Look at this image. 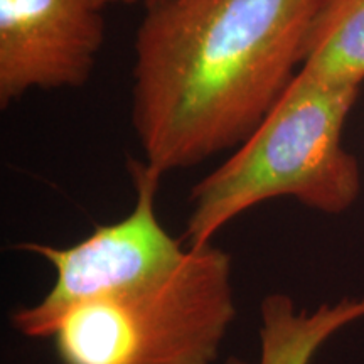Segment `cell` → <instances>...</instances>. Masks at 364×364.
Instances as JSON below:
<instances>
[{
	"label": "cell",
	"instance_id": "obj_6",
	"mask_svg": "<svg viewBox=\"0 0 364 364\" xmlns=\"http://www.w3.org/2000/svg\"><path fill=\"white\" fill-rule=\"evenodd\" d=\"M364 317V299H343L317 311H297L284 294H270L260 304V354L255 364H309L334 332ZM226 364H250L240 358Z\"/></svg>",
	"mask_w": 364,
	"mask_h": 364
},
{
	"label": "cell",
	"instance_id": "obj_1",
	"mask_svg": "<svg viewBox=\"0 0 364 364\" xmlns=\"http://www.w3.org/2000/svg\"><path fill=\"white\" fill-rule=\"evenodd\" d=\"M322 0H156L135 38L132 124L159 174L238 149L302 66Z\"/></svg>",
	"mask_w": 364,
	"mask_h": 364
},
{
	"label": "cell",
	"instance_id": "obj_5",
	"mask_svg": "<svg viewBox=\"0 0 364 364\" xmlns=\"http://www.w3.org/2000/svg\"><path fill=\"white\" fill-rule=\"evenodd\" d=\"M97 0H0V105L33 88H78L105 41Z\"/></svg>",
	"mask_w": 364,
	"mask_h": 364
},
{
	"label": "cell",
	"instance_id": "obj_2",
	"mask_svg": "<svg viewBox=\"0 0 364 364\" xmlns=\"http://www.w3.org/2000/svg\"><path fill=\"white\" fill-rule=\"evenodd\" d=\"M359 90L299 68L253 134L191 191L186 247H208L228 223L275 198H295L327 215L351 208L361 171L343 132Z\"/></svg>",
	"mask_w": 364,
	"mask_h": 364
},
{
	"label": "cell",
	"instance_id": "obj_7",
	"mask_svg": "<svg viewBox=\"0 0 364 364\" xmlns=\"http://www.w3.org/2000/svg\"><path fill=\"white\" fill-rule=\"evenodd\" d=\"M300 68L331 83H364V0H322Z\"/></svg>",
	"mask_w": 364,
	"mask_h": 364
},
{
	"label": "cell",
	"instance_id": "obj_8",
	"mask_svg": "<svg viewBox=\"0 0 364 364\" xmlns=\"http://www.w3.org/2000/svg\"><path fill=\"white\" fill-rule=\"evenodd\" d=\"M102 7H107V6H112V4H136V2H145V4H150V2H156V0H97Z\"/></svg>",
	"mask_w": 364,
	"mask_h": 364
},
{
	"label": "cell",
	"instance_id": "obj_3",
	"mask_svg": "<svg viewBox=\"0 0 364 364\" xmlns=\"http://www.w3.org/2000/svg\"><path fill=\"white\" fill-rule=\"evenodd\" d=\"M235 317L231 257L211 243L161 279L75 309L53 339L63 364H215Z\"/></svg>",
	"mask_w": 364,
	"mask_h": 364
},
{
	"label": "cell",
	"instance_id": "obj_4",
	"mask_svg": "<svg viewBox=\"0 0 364 364\" xmlns=\"http://www.w3.org/2000/svg\"><path fill=\"white\" fill-rule=\"evenodd\" d=\"M129 174L135 188V206L124 220L100 225L73 247L22 243L56 270L48 294L31 307L12 312L11 324L31 339L53 338L68 314L86 304L129 292L161 279L188 255L182 240L167 233L157 216V191L162 174L144 161L130 159Z\"/></svg>",
	"mask_w": 364,
	"mask_h": 364
}]
</instances>
